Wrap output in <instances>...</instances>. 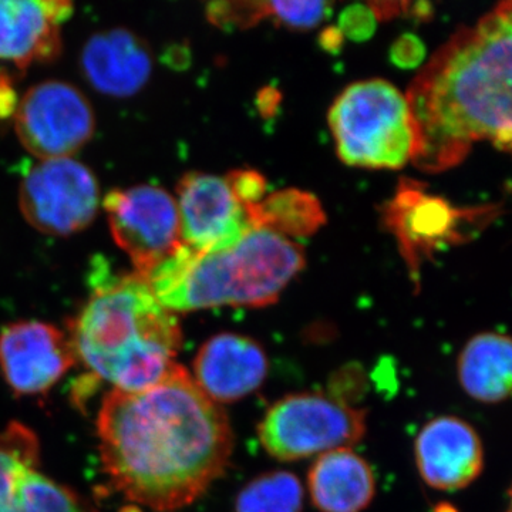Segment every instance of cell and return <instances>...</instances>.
<instances>
[{
  "instance_id": "obj_7",
  "label": "cell",
  "mask_w": 512,
  "mask_h": 512,
  "mask_svg": "<svg viewBox=\"0 0 512 512\" xmlns=\"http://www.w3.org/2000/svg\"><path fill=\"white\" fill-rule=\"evenodd\" d=\"M100 191L96 177L73 158H52L33 165L20 183L25 220L50 235H72L96 217Z\"/></svg>"
},
{
  "instance_id": "obj_18",
  "label": "cell",
  "mask_w": 512,
  "mask_h": 512,
  "mask_svg": "<svg viewBox=\"0 0 512 512\" xmlns=\"http://www.w3.org/2000/svg\"><path fill=\"white\" fill-rule=\"evenodd\" d=\"M308 490L319 512H363L375 498L376 477L356 451L338 448L316 458Z\"/></svg>"
},
{
  "instance_id": "obj_24",
  "label": "cell",
  "mask_w": 512,
  "mask_h": 512,
  "mask_svg": "<svg viewBox=\"0 0 512 512\" xmlns=\"http://www.w3.org/2000/svg\"><path fill=\"white\" fill-rule=\"evenodd\" d=\"M235 198L242 207L258 204L265 197L266 180L264 175L254 170H237L225 177Z\"/></svg>"
},
{
  "instance_id": "obj_26",
  "label": "cell",
  "mask_w": 512,
  "mask_h": 512,
  "mask_svg": "<svg viewBox=\"0 0 512 512\" xmlns=\"http://www.w3.org/2000/svg\"><path fill=\"white\" fill-rule=\"evenodd\" d=\"M424 57V46L419 37L403 35L394 43L390 50V59L396 66L402 69H413L419 66Z\"/></svg>"
},
{
  "instance_id": "obj_17",
  "label": "cell",
  "mask_w": 512,
  "mask_h": 512,
  "mask_svg": "<svg viewBox=\"0 0 512 512\" xmlns=\"http://www.w3.org/2000/svg\"><path fill=\"white\" fill-rule=\"evenodd\" d=\"M82 66L97 92L128 97L146 86L153 57L140 37L114 29L90 37L83 49Z\"/></svg>"
},
{
  "instance_id": "obj_4",
  "label": "cell",
  "mask_w": 512,
  "mask_h": 512,
  "mask_svg": "<svg viewBox=\"0 0 512 512\" xmlns=\"http://www.w3.org/2000/svg\"><path fill=\"white\" fill-rule=\"evenodd\" d=\"M303 249L265 229H249L237 244L201 254L181 247L144 281L168 311L262 308L278 301L305 268Z\"/></svg>"
},
{
  "instance_id": "obj_1",
  "label": "cell",
  "mask_w": 512,
  "mask_h": 512,
  "mask_svg": "<svg viewBox=\"0 0 512 512\" xmlns=\"http://www.w3.org/2000/svg\"><path fill=\"white\" fill-rule=\"evenodd\" d=\"M97 433L117 490L158 512L197 501L224 474L234 450L227 414L178 363L146 389L111 390Z\"/></svg>"
},
{
  "instance_id": "obj_6",
  "label": "cell",
  "mask_w": 512,
  "mask_h": 512,
  "mask_svg": "<svg viewBox=\"0 0 512 512\" xmlns=\"http://www.w3.org/2000/svg\"><path fill=\"white\" fill-rule=\"evenodd\" d=\"M366 410L326 393H295L272 404L258 426L261 446L279 461H301L365 437Z\"/></svg>"
},
{
  "instance_id": "obj_23",
  "label": "cell",
  "mask_w": 512,
  "mask_h": 512,
  "mask_svg": "<svg viewBox=\"0 0 512 512\" xmlns=\"http://www.w3.org/2000/svg\"><path fill=\"white\" fill-rule=\"evenodd\" d=\"M269 18H275L286 28L308 30L328 18V2H268Z\"/></svg>"
},
{
  "instance_id": "obj_21",
  "label": "cell",
  "mask_w": 512,
  "mask_h": 512,
  "mask_svg": "<svg viewBox=\"0 0 512 512\" xmlns=\"http://www.w3.org/2000/svg\"><path fill=\"white\" fill-rule=\"evenodd\" d=\"M303 487L289 471H271L249 481L235 501L237 512H302Z\"/></svg>"
},
{
  "instance_id": "obj_2",
  "label": "cell",
  "mask_w": 512,
  "mask_h": 512,
  "mask_svg": "<svg viewBox=\"0 0 512 512\" xmlns=\"http://www.w3.org/2000/svg\"><path fill=\"white\" fill-rule=\"evenodd\" d=\"M511 3H500L474 28L437 50L406 94L414 128L412 163L440 173L491 141L511 148Z\"/></svg>"
},
{
  "instance_id": "obj_27",
  "label": "cell",
  "mask_w": 512,
  "mask_h": 512,
  "mask_svg": "<svg viewBox=\"0 0 512 512\" xmlns=\"http://www.w3.org/2000/svg\"><path fill=\"white\" fill-rule=\"evenodd\" d=\"M342 40L343 35L338 28L326 29L325 32L322 33V37H320L322 46L325 47V49H328L329 52H335V50L340 49V46H342Z\"/></svg>"
},
{
  "instance_id": "obj_25",
  "label": "cell",
  "mask_w": 512,
  "mask_h": 512,
  "mask_svg": "<svg viewBox=\"0 0 512 512\" xmlns=\"http://www.w3.org/2000/svg\"><path fill=\"white\" fill-rule=\"evenodd\" d=\"M376 16L372 9L367 6L355 5L343 10L339 19V30L343 36H348L350 39L365 40L375 33L376 30Z\"/></svg>"
},
{
  "instance_id": "obj_28",
  "label": "cell",
  "mask_w": 512,
  "mask_h": 512,
  "mask_svg": "<svg viewBox=\"0 0 512 512\" xmlns=\"http://www.w3.org/2000/svg\"><path fill=\"white\" fill-rule=\"evenodd\" d=\"M505 512H511L510 508H508V510H507V511H505Z\"/></svg>"
},
{
  "instance_id": "obj_9",
  "label": "cell",
  "mask_w": 512,
  "mask_h": 512,
  "mask_svg": "<svg viewBox=\"0 0 512 512\" xmlns=\"http://www.w3.org/2000/svg\"><path fill=\"white\" fill-rule=\"evenodd\" d=\"M16 133L40 160L66 158L93 137L89 101L72 84L49 80L26 92L15 109Z\"/></svg>"
},
{
  "instance_id": "obj_15",
  "label": "cell",
  "mask_w": 512,
  "mask_h": 512,
  "mask_svg": "<svg viewBox=\"0 0 512 512\" xmlns=\"http://www.w3.org/2000/svg\"><path fill=\"white\" fill-rule=\"evenodd\" d=\"M268 370V355L256 340L238 333H220L198 350L192 379L212 402L221 406L258 390Z\"/></svg>"
},
{
  "instance_id": "obj_22",
  "label": "cell",
  "mask_w": 512,
  "mask_h": 512,
  "mask_svg": "<svg viewBox=\"0 0 512 512\" xmlns=\"http://www.w3.org/2000/svg\"><path fill=\"white\" fill-rule=\"evenodd\" d=\"M266 18L268 2H220L208 6V19L224 29L251 28Z\"/></svg>"
},
{
  "instance_id": "obj_12",
  "label": "cell",
  "mask_w": 512,
  "mask_h": 512,
  "mask_svg": "<svg viewBox=\"0 0 512 512\" xmlns=\"http://www.w3.org/2000/svg\"><path fill=\"white\" fill-rule=\"evenodd\" d=\"M35 434L18 423L0 433V512H89L37 466Z\"/></svg>"
},
{
  "instance_id": "obj_19",
  "label": "cell",
  "mask_w": 512,
  "mask_h": 512,
  "mask_svg": "<svg viewBox=\"0 0 512 512\" xmlns=\"http://www.w3.org/2000/svg\"><path fill=\"white\" fill-rule=\"evenodd\" d=\"M457 376L467 396L477 402L507 400L512 387L511 339L503 333H478L458 355Z\"/></svg>"
},
{
  "instance_id": "obj_20",
  "label": "cell",
  "mask_w": 512,
  "mask_h": 512,
  "mask_svg": "<svg viewBox=\"0 0 512 512\" xmlns=\"http://www.w3.org/2000/svg\"><path fill=\"white\" fill-rule=\"evenodd\" d=\"M245 212L252 229H265L288 239L311 237L326 222L318 198L298 188L272 192Z\"/></svg>"
},
{
  "instance_id": "obj_16",
  "label": "cell",
  "mask_w": 512,
  "mask_h": 512,
  "mask_svg": "<svg viewBox=\"0 0 512 512\" xmlns=\"http://www.w3.org/2000/svg\"><path fill=\"white\" fill-rule=\"evenodd\" d=\"M72 13L64 0H0V62L26 69L56 57L60 30Z\"/></svg>"
},
{
  "instance_id": "obj_14",
  "label": "cell",
  "mask_w": 512,
  "mask_h": 512,
  "mask_svg": "<svg viewBox=\"0 0 512 512\" xmlns=\"http://www.w3.org/2000/svg\"><path fill=\"white\" fill-rule=\"evenodd\" d=\"M414 458L421 480L429 487L446 493L463 490L483 473V441L468 421L440 416L417 434Z\"/></svg>"
},
{
  "instance_id": "obj_3",
  "label": "cell",
  "mask_w": 512,
  "mask_h": 512,
  "mask_svg": "<svg viewBox=\"0 0 512 512\" xmlns=\"http://www.w3.org/2000/svg\"><path fill=\"white\" fill-rule=\"evenodd\" d=\"M93 291L74 323L72 348L94 376L114 390L137 392L157 383L175 365L183 332L136 274H111L99 262Z\"/></svg>"
},
{
  "instance_id": "obj_5",
  "label": "cell",
  "mask_w": 512,
  "mask_h": 512,
  "mask_svg": "<svg viewBox=\"0 0 512 512\" xmlns=\"http://www.w3.org/2000/svg\"><path fill=\"white\" fill-rule=\"evenodd\" d=\"M329 126L343 163L399 170L412 161L414 128L406 94L384 80L350 84L329 111Z\"/></svg>"
},
{
  "instance_id": "obj_8",
  "label": "cell",
  "mask_w": 512,
  "mask_h": 512,
  "mask_svg": "<svg viewBox=\"0 0 512 512\" xmlns=\"http://www.w3.org/2000/svg\"><path fill=\"white\" fill-rule=\"evenodd\" d=\"M114 242L130 258L134 274H150L181 247L175 198L156 185L111 191L104 200Z\"/></svg>"
},
{
  "instance_id": "obj_10",
  "label": "cell",
  "mask_w": 512,
  "mask_h": 512,
  "mask_svg": "<svg viewBox=\"0 0 512 512\" xmlns=\"http://www.w3.org/2000/svg\"><path fill=\"white\" fill-rule=\"evenodd\" d=\"M490 210H461L436 195L427 194L417 181L403 180L396 197L387 204L384 221L396 235L400 251L419 274L421 261L437 249L464 239V222L488 218Z\"/></svg>"
},
{
  "instance_id": "obj_11",
  "label": "cell",
  "mask_w": 512,
  "mask_h": 512,
  "mask_svg": "<svg viewBox=\"0 0 512 512\" xmlns=\"http://www.w3.org/2000/svg\"><path fill=\"white\" fill-rule=\"evenodd\" d=\"M177 194L181 241L194 251L210 254L231 248L251 229L225 177L187 174Z\"/></svg>"
},
{
  "instance_id": "obj_13",
  "label": "cell",
  "mask_w": 512,
  "mask_h": 512,
  "mask_svg": "<svg viewBox=\"0 0 512 512\" xmlns=\"http://www.w3.org/2000/svg\"><path fill=\"white\" fill-rule=\"evenodd\" d=\"M72 343L49 323L26 320L0 332V369L20 394H39L53 386L74 365Z\"/></svg>"
}]
</instances>
